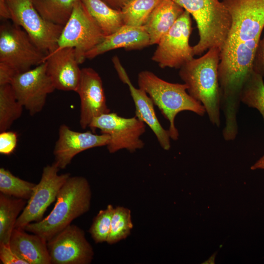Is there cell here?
Segmentation results:
<instances>
[{
    "instance_id": "obj_10",
    "label": "cell",
    "mask_w": 264,
    "mask_h": 264,
    "mask_svg": "<svg viewBox=\"0 0 264 264\" xmlns=\"http://www.w3.org/2000/svg\"><path fill=\"white\" fill-rule=\"evenodd\" d=\"M192 30L191 15L184 10L169 30L160 39L152 60L161 68L179 69L194 58L189 44Z\"/></svg>"
},
{
    "instance_id": "obj_15",
    "label": "cell",
    "mask_w": 264,
    "mask_h": 264,
    "mask_svg": "<svg viewBox=\"0 0 264 264\" xmlns=\"http://www.w3.org/2000/svg\"><path fill=\"white\" fill-rule=\"evenodd\" d=\"M110 138L106 134L76 132L62 124L53 150L54 162L60 169H64L77 154L89 149L107 146Z\"/></svg>"
},
{
    "instance_id": "obj_36",
    "label": "cell",
    "mask_w": 264,
    "mask_h": 264,
    "mask_svg": "<svg viewBox=\"0 0 264 264\" xmlns=\"http://www.w3.org/2000/svg\"><path fill=\"white\" fill-rule=\"evenodd\" d=\"M250 169L253 170L256 169L264 170V154L251 166Z\"/></svg>"
},
{
    "instance_id": "obj_30",
    "label": "cell",
    "mask_w": 264,
    "mask_h": 264,
    "mask_svg": "<svg viewBox=\"0 0 264 264\" xmlns=\"http://www.w3.org/2000/svg\"><path fill=\"white\" fill-rule=\"evenodd\" d=\"M18 142V135L13 131H4L0 132V153L8 155L15 150Z\"/></svg>"
},
{
    "instance_id": "obj_13",
    "label": "cell",
    "mask_w": 264,
    "mask_h": 264,
    "mask_svg": "<svg viewBox=\"0 0 264 264\" xmlns=\"http://www.w3.org/2000/svg\"><path fill=\"white\" fill-rule=\"evenodd\" d=\"M51 264H89L94 256L85 232L70 224L47 242Z\"/></svg>"
},
{
    "instance_id": "obj_34",
    "label": "cell",
    "mask_w": 264,
    "mask_h": 264,
    "mask_svg": "<svg viewBox=\"0 0 264 264\" xmlns=\"http://www.w3.org/2000/svg\"><path fill=\"white\" fill-rule=\"evenodd\" d=\"M111 7L118 10L122 9L131 0H102Z\"/></svg>"
},
{
    "instance_id": "obj_7",
    "label": "cell",
    "mask_w": 264,
    "mask_h": 264,
    "mask_svg": "<svg viewBox=\"0 0 264 264\" xmlns=\"http://www.w3.org/2000/svg\"><path fill=\"white\" fill-rule=\"evenodd\" d=\"M6 4L10 20L22 27L39 49L47 54L58 47L64 26L43 19L33 0H6Z\"/></svg>"
},
{
    "instance_id": "obj_27",
    "label": "cell",
    "mask_w": 264,
    "mask_h": 264,
    "mask_svg": "<svg viewBox=\"0 0 264 264\" xmlns=\"http://www.w3.org/2000/svg\"><path fill=\"white\" fill-rule=\"evenodd\" d=\"M36 185L16 176L4 168H0V193L3 194L27 200Z\"/></svg>"
},
{
    "instance_id": "obj_24",
    "label": "cell",
    "mask_w": 264,
    "mask_h": 264,
    "mask_svg": "<svg viewBox=\"0 0 264 264\" xmlns=\"http://www.w3.org/2000/svg\"><path fill=\"white\" fill-rule=\"evenodd\" d=\"M11 84L0 85V132L7 131L22 113Z\"/></svg>"
},
{
    "instance_id": "obj_25",
    "label": "cell",
    "mask_w": 264,
    "mask_h": 264,
    "mask_svg": "<svg viewBox=\"0 0 264 264\" xmlns=\"http://www.w3.org/2000/svg\"><path fill=\"white\" fill-rule=\"evenodd\" d=\"M162 0H131L121 10L124 24L142 26Z\"/></svg>"
},
{
    "instance_id": "obj_26",
    "label": "cell",
    "mask_w": 264,
    "mask_h": 264,
    "mask_svg": "<svg viewBox=\"0 0 264 264\" xmlns=\"http://www.w3.org/2000/svg\"><path fill=\"white\" fill-rule=\"evenodd\" d=\"M241 102L258 110L264 121V82L263 78L254 71L242 87Z\"/></svg>"
},
{
    "instance_id": "obj_6",
    "label": "cell",
    "mask_w": 264,
    "mask_h": 264,
    "mask_svg": "<svg viewBox=\"0 0 264 264\" xmlns=\"http://www.w3.org/2000/svg\"><path fill=\"white\" fill-rule=\"evenodd\" d=\"M47 54L39 49L20 26L5 23L0 27V63L17 74L45 62Z\"/></svg>"
},
{
    "instance_id": "obj_29",
    "label": "cell",
    "mask_w": 264,
    "mask_h": 264,
    "mask_svg": "<svg viewBox=\"0 0 264 264\" xmlns=\"http://www.w3.org/2000/svg\"><path fill=\"white\" fill-rule=\"evenodd\" d=\"M114 209L112 205L109 204L105 209L100 210L94 218L89 232L95 243L107 242Z\"/></svg>"
},
{
    "instance_id": "obj_23",
    "label": "cell",
    "mask_w": 264,
    "mask_h": 264,
    "mask_svg": "<svg viewBox=\"0 0 264 264\" xmlns=\"http://www.w3.org/2000/svg\"><path fill=\"white\" fill-rule=\"evenodd\" d=\"M78 0H33L36 9L43 19L64 26Z\"/></svg>"
},
{
    "instance_id": "obj_9",
    "label": "cell",
    "mask_w": 264,
    "mask_h": 264,
    "mask_svg": "<svg viewBox=\"0 0 264 264\" xmlns=\"http://www.w3.org/2000/svg\"><path fill=\"white\" fill-rule=\"evenodd\" d=\"M88 127L110 136L106 146L111 154L122 149L133 153L145 145L140 137L145 132L146 124L135 116L125 118L110 112L94 118Z\"/></svg>"
},
{
    "instance_id": "obj_2",
    "label": "cell",
    "mask_w": 264,
    "mask_h": 264,
    "mask_svg": "<svg viewBox=\"0 0 264 264\" xmlns=\"http://www.w3.org/2000/svg\"><path fill=\"white\" fill-rule=\"evenodd\" d=\"M91 196L90 185L85 177L70 176L59 190L55 206L48 216L28 224L23 229L47 242L89 211Z\"/></svg>"
},
{
    "instance_id": "obj_3",
    "label": "cell",
    "mask_w": 264,
    "mask_h": 264,
    "mask_svg": "<svg viewBox=\"0 0 264 264\" xmlns=\"http://www.w3.org/2000/svg\"><path fill=\"white\" fill-rule=\"evenodd\" d=\"M220 48L212 47L201 57L185 64L179 71L189 94L203 105L210 122L217 127L220 125Z\"/></svg>"
},
{
    "instance_id": "obj_33",
    "label": "cell",
    "mask_w": 264,
    "mask_h": 264,
    "mask_svg": "<svg viewBox=\"0 0 264 264\" xmlns=\"http://www.w3.org/2000/svg\"><path fill=\"white\" fill-rule=\"evenodd\" d=\"M17 73L6 65L0 63V85L10 84Z\"/></svg>"
},
{
    "instance_id": "obj_31",
    "label": "cell",
    "mask_w": 264,
    "mask_h": 264,
    "mask_svg": "<svg viewBox=\"0 0 264 264\" xmlns=\"http://www.w3.org/2000/svg\"><path fill=\"white\" fill-rule=\"evenodd\" d=\"M0 260L3 264H28L12 250L9 244L0 243Z\"/></svg>"
},
{
    "instance_id": "obj_14",
    "label": "cell",
    "mask_w": 264,
    "mask_h": 264,
    "mask_svg": "<svg viewBox=\"0 0 264 264\" xmlns=\"http://www.w3.org/2000/svg\"><path fill=\"white\" fill-rule=\"evenodd\" d=\"M76 92L80 100L79 124L82 129L88 127L94 118L110 112L106 103L101 78L93 68L81 69Z\"/></svg>"
},
{
    "instance_id": "obj_18",
    "label": "cell",
    "mask_w": 264,
    "mask_h": 264,
    "mask_svg": "<svg viewBox=\"0 0 264 264\" xmlns=\"http://www.w3.org/2000/svg\"><path fill=\"white\" fill-rule=\"evenodd\" d=\"M150 45L149 34L144 26L124 24L114 33L105 36L103 40L86 54V59H93L107 51L124 48L140 49Z\"/></svg>"
},
{
    "instance_id": "obj_1",
    "label": "cell",
    "mask_w": 264,
    "mask_h": 264,
    "mask_svg": "<svg viewBox=\"0 0 264 264\" xmlns=\"http://www.w3.org/2000/svg\"><path fill=\"white\" fill-rule=\"evenodd\" d=\"M231 23L220 53L218 78L223 113L239 111L242 87L252 72L258 44L264 28V0H222Z\"/></svg>"
},
{
    "instance_id": "obj_8",
    "label": "cell",
    "mask_w": 264,
    "mask_h": 264,
    "mask_svg": "<svg viewBox=\"0 0 264 264\" xmlns=\"http://www.w3.org/2000/svg\"><path fill=\"white\" fill-rule=\"evenodd\" d=\"M105 37L95 20L80 0L76 3L71 16L65 25L58 42V47H72L77 61L83 63L86 54Z\"/></svg>"
},
{
    "instance_id": "obj_21",
    "label": "cell",
    "mask_w": 264,
    "mask_h": 264,
    "mask_svg": "<svg viewBox=\"0 0 264 264\" xmlns=\"http://www.w3.org/2000/svg\"><path fill=\"white\" fill-rule=\"evenodd\" d=\"M105 36L124 25L121 10L115 9L102 0H80Z\"/></svg>"
},
{
    "instance_id": "obj_20",
    "label": "cell",
    "mask_w": 264,
    "mask_h": 264,
    "mask_svg": "<svg viewBox=\"0 0 264 264\" xmlns=\"http://www.w3.org/2000/svg\"><path fill=\"white\" fill-rule=\"evenodd\" d=\"M184 11L173 0H162L144 25L150 37V45L157 44Z\"/></svg>"
},
{
    "instance_id": "obj_19",
    "label": "cell",
    "mask_w": 264,
    "mask_h": 264,
    "mask_svg": "<svg viewBox=\"0 0 264 264\" xmlns=\"http://www.w3.org/2000/svg\"><path fill=\"white\" fill-rule=\"evenodd\" d=\"M9 244L28 264H51L47 241L38 235L15 228Z\"/></svg>"
},
{
    "instance_id": "obj_12",
    "label": "cell",
    "mask_w": 264,
    "mask_h": 264,
    "mask_svg": "<svg viewBox=\"0 0 264 264\" xmlns=\"http://www.w3.org/2000/svg\"><path fill=\"white\" fill-rule=\"evenodd\" d=\"M10 84L19 102L32 116L42 110L47 95L56 89L47 73L45 61L17 74Z\"/></svg>"
},
{
    "instance_id": "obj_5",
    "label": "cell",
    "mask_w": 264,
    "mask_h": 264,
    "mask_svg": "<svg viewBox=\"0 0 264 264\" xmlns=\"http://www.w3.org/2000/svg\"><path fill=\"white\" fill-rule=\"evenodd\" d=\"M187 11L196 22L199 40L193 46L195 55H200L212 47L220 50L231 23V17L223 2L219 0H173Z\"/></svg>"
},
{
    "instance_id": "obj_4",
    "label": "cell",
    "mask_w": 264,
    "mask_h": 264,
    "mask_svg": "<svg viewBox=\"0 0 264 264\" xmlns=\"http://www.w3.org/2000/svg\"><path fill=\"white\" fill-rule=\"evenodd\" d=\"M138 84L168 120V131L173 140H177L179 137L175 125V118L178 113L190 111L202 116L206 112L203 105L189 94L188 87L184 83H170L151 71L144 70L138 74Z\"/></svg>"
},
{
    "instance_id": "obj_32",
    "label": "cell",
    "mask_w": 264,
    "mask_h": 264,
    "mask_svg": "<svg viewBox=\"0 0 264 264\" xmlns=\"http://www.w3.org/2000/svg\"><path fill=\"white\" fill-rule=\"evenodd\" d=\"M252 69L255 73L264 78V36L258 44L253 61Z\"/></svg>"
},
{
    "instance_id": "obj_28",
    "label": "cell",
    "mask_w": 264,
    "mask_h": 264,
    "mask_svg": "<svg viewBox=\"0 0 264 264\" xmlns=\"http://www.w3.org/2000/svg\"><path fill=\"white\" fill-rule=\"evenodd\" d=\"M132 228L131 210L122 206L114 208L107 242L113 244L125 239L130 235Z\"/></svg>"
},
{
    "instance_id": "obj_35",
    "label": "cell",
    "mask_w": 264,
    "mask_h": 264,
    "mask_svg": "<svg viewBox=\"0 0 264 264\" xmlns=\"http://www.w3.org/2000/svg\"><path fill=\"white\" fill-rule=\"evenodd\" d=\"M0 16L3 19H10L6 0H0Z\"/></svg>"
},
{
    "instance_id": "obj_17",
    "label": "cell",
    "mask_w": 264,
    "mask_h": 264,
    "mask_svg": "<svg viewBox=\"0 0 264 264\" xmlns=\"http://www.w3.org/2000/svg\"><path fill=\"white\" fill-rule=\"evenodd\" d=\"M46 72L55 89L76 92L80 80L79 67L72 47H57L46 56Z\"/></svg>"
},
{
    "instance_id": "obj_22",
    "label": "cell",
    "mask_w": 264,
    "mask_h": 264,
    "mask_svg": "<svg viewBox=\"0 0 264 264\" xmlns=\"http://www.w3.org/2000/svg\"><path fill=\"white\" fill-rule=\"evenodd\" d=\"M27 202L0 193V243H9L17 219Z\"/></svg>"
},
{
    "instance_id": "obj_16",
    "label": "cell",
    "mask_w": 264,
    "mask_h": 264,
    "mask_svg": "<svg viewBox=\"0 0 264 264\" xmlns=\"http://www.w3.org/2000/svg\"><path fill=\"white\" fill-rule=\"evenodd\" d=\"M112 62L119 78L129 87L135 106V116L150 128L161 148L169 150L171 148L169 132L159 122L152 100L145 90L134 87L116 56L112 58Z\"/></svg>"
},
{
    "instance_id": "obj_11",
    "label": "cell",
    "mask_w": 264,
    "mask_h": 264,
    "mask_svg": "<svg viewBox=\"0 0 264 264\" xmlns=\"http://www.w3.org/2000/svg\"><path fill=\"white\" fill-rule=\"evenodd\" d=\"M59 170L55 162L43 168L41 179L18 217L15 228L23 229L28 224L43 219L47 208L56 199L59 190L70 176L69 173L58 174Z\"/></svg>"
}]
</instances>
